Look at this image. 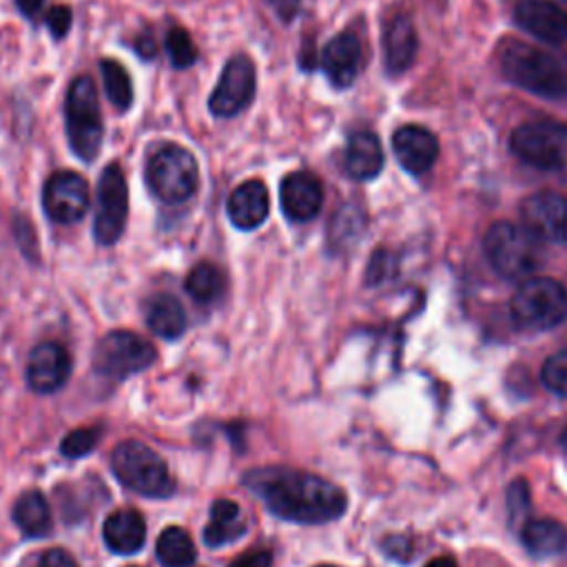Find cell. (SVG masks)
<instances>
[{
    "instance_id": "obj_9",
    "label": "cell",
    "mask_w": 567,
    "mask_h": 567,
    "mask_svg": "<svg viewBox=\"0 0 567 567\" xmlns=\"http://www.w3.org/2000/svg\"><path fill=\"white\" fill-rule=\"evenodd\" d=\"M155 361V348L140 334L115 330L102 337L95 348L93 368L97 374L122 381L135 372H142Z\"/></svg>"
},
{
    "instance_id": "obj_39",
    "label": "cell",
    "mask_w": 567,
    "mask_h": 567,
    "mask_svg": "<svg viewBox=\"0 0 567 567\" xmlns=\"http://www.w3.org/2000/svg\"><path fill=\"white\" fill-rule=\"evenodd\" d=\"M18 2V9L27 16V18H33L40 9H42V2L44 0H16Z\"/></svg>"
},
{
    "instance_id": "obj_1",
    "label": "cell",
    "mask_w": 567,
    "mask_h": 567,
    "mask_svg": "<svg viewBox=\"0 0 567 567\" xmlns=\"http://www.w3.org/2000/svg\"><path fill=\"white\" fill-rule=\"evenodd\" d=\"M244 485L268 512L290 523H330L343 516L348 505L339 485L290 467H255L244 476Z\"/></svg>"
},
{
    "instance_id": "obj_42",
    "label": "cell",
    "mask_w": 567,
    "mask_h": 567,
    "mask_svg": "<svg viewBox=\"0 0 567 567\" xmlns=\"http://www.w3.org/2000/svg\"><path fill=\"white\" fill-rule=\"evenodd\" d=\"M319 567H332V565H319Z\"/></svg>"
},
{
    "instance_id": "obj_15",
    "label": "cell",
    "mask_w": 567,
    "mask_h": 567,
    "mask_svg": "<svg viewBox=\"0 0 567 567\" xmlns=\"http://www.w3.org/2000/svg\"><path fill=\"white\" fill-rule=\"evenodd\" d=\"M516 22L523 31L547 44L567 42V11L549 0H520L516 4Z\"/></svg>"
},
{
    "instance_id": "obj_19",
    "label": "cell",
    "mask_w": 567,
    "mask_h": 567,
    "mask_svg": "<svg viewBox=\"0 0 567 567\" xmlns=\"http://www.w3.org/2000/svg\"><path fill=\"white\" fill-rule=\"evenodd\" d=\"M228 217L233 226L241 230H252L264 224L268 217L270 199H268V188L259 179H248L239 184L230 197H228Z\"/></svg>"
},
{
    "instance_id": "obj_6",
    "label": "cell",
    "mask_w": 567,
    "mask_h": 567,
    "mask_svg": "<svg viewBox=\"0 0 567 567\" xmlns=\"http://www.w3.org/2000/svg\"><path fill=\"white\" fill-rule=\"evenodd\" d=\"M509 312L518 328L551 330L567 317V288L549 277H529L514 292Z\"/></svg>"
},
{
    "instance_id": "obj_8",
    "label": "cell",
    "mask_w": 567,
    "mask_h": 567,
    "mask_svg": "<svg viewBox=\"0 0 567 567\" xmlns=\"http://www.w3.org/2000/svg\"><path fill=\"white\" fill-rule=\"evenodd\" d=\"M512 153L525 164L554 171L567 164V126L556 122L520 124L509 137Z\"/></svg>"
},
{
    "instance_id": "obj_10",
    "label": "cell",
    "mask_w": 567,
    "mask_h": 567,
    "mask_svg": "<svg viewBox=\"0 0 567 567\" xmlns=\"http://www.w3.org/2000/svg\"><path fill=\"white\" fill-rule=\"evenodd\" d=\"M128 217V186L120 164H109L97 182V210L93 221L95 241L111 246L122 237Z\"/></svg>"
},
{
    "instance_id": "obj_35",
    "label": "cell",
    "mask_w": 567,
    "mask_h": 567,
    "mask_svg": "<svg viewBox=\"0 0 567 567\" xmlns=\"http://www.w3.org/2000/svg\"><path fill=\"white\" fill-rule=\"evenodd\" d=\"M228 567H272V556L268 549H255V551L241 554Z\"/></svg>"
},
{
    "instance_id": "obj_25",
    "label": "cell",
    "mask_w": 567,
    "mask_h": 567,
    "mask_svg": "<svg viewBox=\"0 0 567 567\" xmlns=\"http://www.w3.org/2000/svg\"><path fill=\"white\" fill-rule=\"evenodd\" d=\"M520 538L534 556H556L567 547V527L554 518H529L520 529Z\"/></svg>"
},
{
    "instance_id": "obj_32",
    "label": "cell",
    "mask_w": 567,
    "mask_h": 567,
    "mask_svg": "<svg viewBox=\"0 0 567 567\" xmlns=\"http://www.w3.org/2000/svg\"><path fill=\"white\" fill-rule=\"evenodd\" d=\"M97 441H100L97 427H78L64 436V441L60 443V452L69 458H80L91 454Z\"/></svg>"
},
{
    "instance_id": "obj_38",
    "label": "cell",
    "mask_w": 567,
    "mask_h": 567,
    "mask_svg": "<svg viewBox=\"0 0 567 567\" xmlns=\"http://www.w3.org/2000/svg\"><path fill=\"white\" fill-rule=\"evenodd\" d=\"M135 49H137V53L144 58V60H153L155 58V42H153V38L151 35H142L137 42H135Z\"/></svg>"
},
{
    "instance_id": "obj_29",
    "label": "cell",
    "mask_w": 567,
    "mask_h": 567,
    "mask_svg": "<svg viewBox=\"0 0 567 567\" xmlns=\"http://www.w3.org/2000/svg\"><path fill=\"white\" fill-rule=\"evenodd\" d=\"M100 71H102L106 97L117 111H126L133 102V84L126 69L117 60H102Z\"/></svg>"
},
{
    "instance_id": "obj_13",
    "label": "cell",
    "mask_w": 567,
    "mask_h": 567,
    "mask_svg": "<svg viewBox=\"0 0 567 567\" xmlns=\"http://www.w3.org/2000/svg\"><path fill=\"white\" fill-rule=\"evenodd\" d=\"M520 219L540 241H567V197L558 193L529 195L520 206Z\"/></svg>"
},
{
    "instance_id": "obj_3",
    "label": "cell",
    "mask_w": 567,
    "mask_h": 567,
    "mask_svg": "<svg viewBox=\"0 0 567 567\" xmlns=\"http://www.w3.org/2000/svg\"><path fill=\"white\" fill-rule=\"evenodd\" d=\"M111 467L117 481L148 498H166L175 489V481L164 458L142 441H122L111 454Z\"/></svg>"
},
{
    "instance_id": "obj_33",
    "label": "cell",
    "mask_w": 567,
    "mask_h": 567,
    "mask_svg": "<svg viewBox=\"0 0 567 567\" xmlns=\"http://www.w3.org/2000/svg\"><path fill=\"white\" fill-rule=\"evenodd\" d=\"M47 27L55 38H64L66 31L71 29V9L64 4L51 7L47 11Z\"/></svg>"
},
{
    "instance_id": "obj_34",
    "label": "cell",
    "mask_w": 567,
    "mask_h": 567,
    "mask_svg": "<svg viewBox=\"0 0 567 567\" xmlns=\"http://www.w3.org/2000/svg\"><path fill=\"white\" fill-rule=\"evenodd\" d=\"M509 509L514 514V520H518L520 514L529 509V492L523 481H516L509 487Z\"/></svg>"
},
{
    "instance_id": "obj_5",
    "label": "cell",
    "mask_w": 567,
    "mask_h": 567,
    "mask_svg": "<svg viewBox=\"0 0 567 567\" xmlns=\"http://www.w3.org/2000/svg\"><path fill=\"white\" fill-rule=\"evenodd\" d=\"M485 255L505 279H523L540 264V239L523 224L496 221L485 233Z\"/></svg>"
},
{
    "instance_id": "obj_30",
    "label": "cell",
    "mask_w": 567,
    "mask_h": 567,
    "mask_svg": "<svg viewBox=\"0 0 567 567\" xmlns=\"http://www.w3.org/2000/svg\"><path fill=\"white\" fill-rule=\"evenodd\" d=\"M166 53L175 69H186L197 60V47L190 33L182 27H173L166 33Z\"/></svg>"
},
{
    "instance_id": "obj_18",
    "label": "cell",
    "mask_w": 567,
    "mask_h": 567,
    "mask_svg": "<svg viewBox=\"0 0 567 567\" xmlns=\"http://www.w3.org/2000/svg\"><path fill=\"white\" fill-rule=\"evenodd\" d=\"M361 64V42L354 33L334 35L321 51V69L337 89L354 82Z\"/></svg>"
},
{
    "instance_id": "obj_14",
    "label": "cell",
    "mask_w": 567,
    "mask_h": 567,
    "mask_svg": "<svg viewBox=\"0 0 567 567\" xmlns=\"http://www.w3.org/2000/svg\"><path fill=\"white\" fill-rule=\"evenodd\" d=\"M71 374L69 352L53 341L40 343L31 350L27 361V383L40 394H51L60 390Z\"/></svg>"
},
{
    "instance_id": "obj_37",
    "label": "cell",
    "mask_w": 567,
    "mask_h": 567,
    "mask_svg": "<svg viewBox=\"0 0 567 567\" xmlns=\"http://www.w3.org/2000/svg\"><path fill=\"white\" fill-rule=\"evenodd\" d=\"M275 11L281 16V20H290L297 13L299 0H270Z\"/></svg>"
},
{
    "instance_id": "obj_36",
    "label": "cell",
    "mask_w": 567,
    "mask_h": 567,
    "mask_svg": "<svg viewBox=\"0 0 567 567\" xmlns=\"http://www.w3.org/2000/svg\"><path fill=\"white\" fill-rule=\"evenodd\" d=\"M38 567H78L75 560L71 558V554H66L64 549H47L42 556H40V563Z\"/></svg>"
},
{
    "instance_id": "obj_24",
    "label": "cell",
    "mask_w": 567,
    "mask_h": 567,
    "mask_svg": "<svg viewBox=\"0 0 567 567\" xmlns=\"http://www.w3.org/2000/svg\"><path fill=\"white\" fill-rule=\"evenodd\" d=\"M146 326L164 339H177L186 330V315L182 303L166 292L153 295L144 308Z\"/></svg>"
},
{
    "instance_id": "obj_41",
    "label": "cell",
    "mask_w": 567,
    "mask_h": 567,
    "mask_svg": "<svg viewBox=\"0 0 567 567\" xmlns=\"http://www.w3.org/2000/svg\"><path fill=\"white\" fill-rule=\"evenodd\" d=\"M560 443H563L565 450H567V427H565V432H563V436H560Z\"/></svg>"
},
{
    "instance_id": "obj_26",
    "label": "cell",
    "mask_w": 567,
    "mask_h": 567,
    "mask_svg": "<svg viewBox=\"0 0 567 567\" xmlns=\"http://www.w3.org/2000/svg\"><path fill=\"white\" fill-rule=\"evenodd\" d=\"M13 523L24 536H44L51 529V512L47 498L38 489L24 492L13 505Z\"/></svg>"
},
{
    "instance_id": "obj_4",
    "label": "cell",
    "mask_w": 567,
    "mask_h": 567,
    "mask_svg": "<svg viewBox=\"0 0 567 567\" xmlns=\"http://www.w3.org/2000/svg\"><path fill=\"white\" fill-rule=\"evenodd\" d=\"M64 122L71 151L84 162L95 159V155L100 153L104 128L93 78L80 75L69 86L64 102Z\"/></svg>"
},
{
    "instance_id": "obj_17",
    "label": "cell",
    "mask_w": 567,
    "mask_h": 567,
    "mask_svg": "<svg viewBox=\"0 0 567 567\" xmlns=\"http://www.w3.org/2000/svg\"><path fill=\"white\" fill-rule=\"evenodd\" d=\"M392 151H394L399 164L408 173L421 175V173L430 171L432 164L436 162L439 142L432 131L416 126V124H408V126H401L399 131H394Z\"/></svg>"
},
{
    "instance_id": "obj_12",
    "label": "cell",
    "mask_w": 567,
    "mask_h": 567,
    "mask_svg": "<svg viewBox=\"0 0 567 567\" xmlns=\"http://www.w3.org/2000/svg\"><path fill=\"white\" fill-rule=\"evenodd\" d=\"M47 215L58 224L80 221L89 208V184L73 171L53 173L42 190Z\"/></svg>"
},
{
    "instance_id": "obj_16",
    "label": "cell",
    "mask_w": 567,
    "mask_h": 567,
    "mask_svg": "<svg viewBox=\"0 0 567 567\" xmlns=\"http://www.w3.org/2000/svg\"><path fill=\"white\" fill-rule=\"evenodd\" d=\"M281 210L290 221H310L323 204V188L312 173L297 171L284 177L279 188Z\"/></svg>"
},
{
    "instance_id": "obj_27",
    "label": "cell",
    "mask_w": 567,
    "mask_h": 567,
    "mask_svg": "<svg viewBox=\"0 0 567 567\" xmlns=\"http://www.w3.org/2000/svg\"><path fill=\"white\" fill-rule=\"evenodd\" d=\"M157 558L164 567H188L195 560V543L184 527H166L157 538Z\"/></svg>"
},
{
    "instance_id": "obj_11",
    "label": "cell",
    "mask_w": 567,
    "mask_h": 567,
    "mask_svg": "<svg viewBox=\"0 0 567 567\" xmlns=\"http://www.w3.org/2000/svg\"><path fill=\"white\" fill-rule=\"evenodd\" d=\"M255 89H257V73H255L252 60L244 53L233 55L224 64L221 75L208 97L210 113L217 117L237 115L252 102Z\"/></svg>"
},
{
    "instance_id": "obj_22",
    "label": "cell",
    "mask_w": 567,
    "mask_h": 567,
    "mask_svg": "<svg viewBox=\"0 0 567 567\" xmlns=\"http://www.w3.org/2000/svg\"><path fill=\"white\" fill-rule=\"evenodd\" d=\"M346 173L354 179H372L383 168V148L372 131H354L343 155Z\"/></svg>"
},
{
    "instance_id": "obj_7",
    "label": "cell",
    "mask_w": 567,
    "mask_h": 567,
    "mask_svg": "<svg viewBox=\"0 0 567 567\" xmlns=\"http://www.w3.org/2000/svg\"><path fill=\"white\" fill-rule=\"evenodd\" d=\"M148 188L164 204L186 202L199 182V171L193 153L177 144L162 146L153 153L146 166Z\"/></svg>"
},
{
    "instance_id": "obj_2",
    "label": "cell",
    "mask_w": 567,
    "mask_h": 567,
    "mask_svg": "<svg viewBox=\"0 0 567 567\" xmlns=\"http://www.w3.org/2000/svg\"><path fill=\"white\" fill-rule=\"evenodd\" d=\"M501 69L509 82L529 93L567 97V53L512 42L501 55Z\"/></svg>"
},
{
    "instance_id": "obj_31",
    "label": "cell",
    "mask_w": 567,
    "mask_h": 567,
    "mask_svg": "<svg viewBox=\"0 0 567 567\" xmlns=\"http://www.w3.org/2000/svg\"><path fill=\"white\" fill-rule=\"evenodd\" d=\"M540 379L549 392H554L558 396H567V350L551 354L543 363Z\"/></svg>"
},
{
    "instance_id": "obj_20",
    "label": "cell",
    "mask_w": 567,
    "mask_h": 567,
    "mask_svg": "<svg viewBox=\"0 0 567 567\" xmlns=\"http://www.w3.org/2000/svg\"><path fill=\"white\" fill-rule=\"evenodd\" d=\"M104 543L111 551L131 556L142 549L146 538V523L135 509H117L113 512L102 527Z\"/></svg>"
},
{
    "instance_id": "obj_21",
    "label": "cell",
    "mask_w": 567,
    "mask_h": 567,
    "mask_svg": "<svg viewBox=\"0 0 567 567\" xmlns=\"http://www.w3.org/2000/svg\"><path fill=\"white\" fill-rule=\"evenodd\" d=\"M416 31L410 18L396 16L383 31V64L388 73H403L416 55Z\"/></svg>"
},
{
    "instance_id": "obj_40",
    "label": "cell",
    "mask_w": 567,
    "mask_h": 567,
    "mask_svg": "<svg viewBox=\"0 0 567 567\" xmlns=\"http://www.w3.org/2000/svg\"><path fill=\"white\" fill-rule=\"evenodd\" d=\"M425 567H458L450 556H436Z\"/></svg>"
},
{
    "instance_id": "obj_23",
    "label": "cell",
    "mask_w": 567,
    "mask_h": 567,
    "mask_svg": "<svg viewBox=\"0 0 567 567\" xmlns=\"http://www.w3.org/2000/svg\"><path fill=\"white\" fill-rule=\"evenodd\" d=\"M246 534V520L235 501L219 498L210 507V520L204 529V543L208 547L230 545Z\"/></svg>"
},
{
    "instance_id": "obj_28",
    "label": "cell",
    "mask_w": 567,
    "mask_h": 567,
    "mask_svg": "<svg viewBox=\"0 0 567 567\" xmlns=\"http://www.w3.org/2000/svg\"><path fill=\"white\" fill-rule=\"evenodd\" d=\"M184 288H186V292L193 299L208 303V301H215L221 295V290H224V275H221V270L215 264L202 261V264L190 268V272L186 275Z\"/></svg>"
}]
</instances>
